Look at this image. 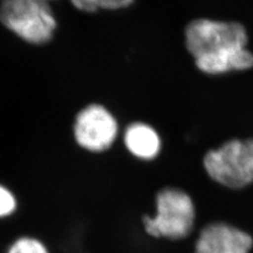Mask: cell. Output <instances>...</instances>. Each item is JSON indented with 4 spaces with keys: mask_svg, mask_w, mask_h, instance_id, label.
Returning <instances> with one entry per match:
<instances>
[{
    "mask_svg": "<svg viewBox=\"0 0 253 253\" xmlns=\"http://www.w3.org/2000/svg\"><path fill=\"white\" fill-rule=\"evenodd\" d=\"M248 34L236 21L199 18L185 29V44L195 66L208 75H220L253 67V54L247 49Z\"/></svg>",
    "mask_w": 253,
    "mask_h": 253,
    "instance_id": "1",
    "label": "cell"
},
{
    "mask_svg": "<svg viewBox=\"0 0 253 253\" xmlns=\"http://www.w3.org/2000/svg\"><path fill=\"white\" fill-rule=\"evenodd\" d=\"M196 209L186 190L166 186L154 195V212L141 216L140 223L145 234L154 240L181 241L192 233Z\"/></svg>",
    "mask_w": 253,
    "mask_h": 253,
    "instance_id": "2",
    "label": "cell"
},
{
    "mask_svg": "<svg viewBox=\"0 0 253 253\" xmlns=\"http://www.w3.org/2000/svg\"><path fill=\"white\" fill-rule=\"evenodd\" d=\"M0 23L32 45L51 42L58 27L56 15L44 0H0Z\"/></svg>",
    "mask_w": 253,
    "mask_h": 253,
    "instance_id": "3",
    "label": "cell"
},
{
    "mask_svg": "<svg viewBox=\"0 0 253 253\" xmlns=\"http://www.w3.org/2000/svg\"><path fill=\"white\" fill-rule=\"evenodd\" d=\"M208 176L229 189L239 190L253 183V138L231 139L209 150L203 158Z\"/></svg>",
    "mask_w": 253,
    "mask_h": 253,
    "instance_id": "4",
    "label": "cell"
},
{
    "mask_svg": "<svg viewBox=\"0 0 253 253\" xmlns=\"http://www.w3.org/2000/svg\"><path fill=\"white\" fill-rule=\"evenodd\" d=\"M121 134V125L115 114L99 102H91L82 108L72 124L75 145L92 155H101L112 150Z\"/></svg>",
    "mask_w": 253,
    "mask_h": 253,
    "instance_id": "5",
    "label": "cell"
},
{
    "mask_svg": "<svg viewBox=\"0 0 253 253\" xmlns=\"http://www.w3.org/2000/svg\"><path fill=\"white\" fill-rule=\"evenodd\" d=\"M253 247L252 236L227 223L206 225L197 236L193 253H249Z\"/></svg>",
    "mask_w": 253,
    "mask_h": 253,
    "instance_id": "6",
    "label": "cell"
},
{
    "mask_svg": "<svg viewBox=\"0 0 253 253\" xmlns=\"http://www.w3.org/2000/svg\"><path fill=\"white\" fill-rule=\"evenodd\" d=\"M123 146L133 160L140 163L156 161L163 151V138L155 126L136 121L126 125L122 131Z\"/></svg>",
    "mask_w": 253,
    "mask_h": 253,
    "instance_id": "7",
    "label": "cell"
},
{
    "mask_svg": "<svg viewBox=\"0 0 253 253\" xmlns=\"http://www.w3.org/2000/svg\"><path fill=\"white\" fill-rule=\"evenodd\" d=\"M4 253H52V251L42 237L34 234H21L9 244Z\"/></svg>",
    "mask_w": 253,
    "mask_h": 253,
    "instance_id": "8",
    "label": "cell"
},
{
    "mask_svg": "<svg viewBox=\"0 0 253 253\" xmlns=\"http://www.w3.org/2000/svg\"><path fill=\"white\" fill-rule=\"evenodd\" d=\"M19 210L18 196L14 190L0 181V220L13 217Z\"/></svg>",
    "mask_w": 253,
    "mask_h": 253,
    "instance_id": "9",
    "label": "cell"
},
{
    "mask_svg": "<svg viewBox=\"0 0 253 253\" xmlns=\"http://www.w3.org/2000/svg\"><path fill=\"white\" fill-rule=\"evenodd\" d=\"M74 9L83 13H96L98 11H106L110 0H69Z\"/></svg>",
    "mask_w": 253,
    "mask_h": 253,
    "instance_id": "10",
    "label": "cell"
},
{
    "mask_svg": "<svg viewBox=\"0 0 253 253\" xmlns=\"http://www.w3.org/2000/svg\"><path fill=\"white\" fill-rule=\"evenodd\" d=\"M44 1H47V2H51V1H54V0H44Z\"/></svg>",
    "mask_w": 253,
    "mask_h": 253,
    "instance_id": "11",
    "label": "cell"
}]
</instances>
